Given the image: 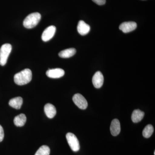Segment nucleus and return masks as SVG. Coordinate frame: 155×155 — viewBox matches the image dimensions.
<instances>
[{"mask_svg": "<svg viewBox=\"0 0 155 155\" xmlns=\"http://www.w3.org/2000/svg\"><path fill=\"white\" fill-rule=\"evenodd\" d=\"M23 103V99L21 97H18L14 98L9 101V105L17 110H19L21 107Z\"/></svg>", "mask_w": 155, "mask_h": 155, "instance_id": "obj_13", "label": "nucleus"}, {"mask_svg": "<svg viewBox=\"0 0 155 155\" xmlns=\"http://www.w3.org/2000/svg\"><path fill=\"white\" fill-rule=\"evenodd\" d=\"M46 75L50 78H58L63 77L65 74V72L61 68L49 69L46 72Z\"/></svg>", "mask_w": 155, "mask_h": 155, "instance_id": "obj_9", "label": "nucleus"}, {"mask_svg": "<svg viewBox=\"0 0 155 155\" xmlns=\"http://www.w3.org/2000/svg\"><path fill=\"white\" fill-rule=\"evenodd\" d=\"M4 131L2 127L0 125V142L2 141L4 138Z\"/></svg>", "mask_w": 155, "mask_h": 155, "instance_id": "obj_20", "label": "nucleus"}, {"mask_svg": "<svg viewBox=\"0 0 155 155\" xmlns=\"http://www.w3.org/2000/svg\"><path fill=\"white\" fill-rule=\"evenodd\" d=\"M56 28L54 25H51L46 28L42 34V40L44 41H48L50 40L55 34Z\"/></svg>", "mask_w": 155, "mask_h": 155, "instance_id": "obj_6", "label": "nucleus"}, {"mask_svg": "<svg viewBox=\"0 0 155 155\" xmlns=\"http://www.w3.org/2000/svg\"><path fill=\"white\" fill-rule=\"evenodd\" d=\"M110 130L112 135L116 136L119 134L121 131V126L119 120L117 119H114L111 122Z\"/></svg>", "mask_w": 155, "mask_h": 155, "instance_id": "obj_11", "label": "nucleus"}, {"mask_svg": "<svg viewBox=\"0 0 155 155\" xmlns=\"http://www.w3.org/2000/svg\"><path fill=\"white\" fill-rule=\"evenodd\" d=\"M32 79V72L30 69H25L15 74L14 76L15 83L17 85H23L30 82Z\"/></svg>", "mask_w": 155, "mask_h": 155, "instance_id": "obj_1", "label": "nucleus"}, {"mask_svg": "<svg viewBox=\"0 0 155 155\" xmlns=\"http://www.w3.org/2000/svg\"><path fill=\"white\" fill-rule=\"evenodd\" d=\"M90 26L83 20H80L77 25V30L79 34L85 35L87 34L90 31Z\"/></svg>", "mask_w": 155, "mask_h": 155, "instance_id": "obj_10", "label": "nucleus"}, {"mask_svg": "<svg viewBox=\"0 0 155 155\" xmlns=\"http://www.w3.org/2000/svg\"><path fill=\"white\" fill-rule=\"evenodd\" d=\"M72 100L74 104L81 110H85L88 104L86 99L80 94H76L73 96Z\"/></svg>", "mask_w": 155, "mask_h": 155, "instance_id": "obj_5", "label": "nucleus"}, {"mask_svg": "<svg viewBox=\"0 0 155 155\" xmlns=\"http://www.w3.org/2000/svg\"><path fill=\"white\" fill-rule=\"evenodd\" d=\"M137 24L134 22H127L122 23L119 25V28L124 33H127L135 30Z\"/></svg>", "mask_w": 155, "mask_h": 155, "instance_id": "obj_7", "label": "nucleus"}, {"mask_svg": "<svg viewBox=\"0 0 155 155\" xmlns=\"http://www.w3.org/2000/svg\"><path fill=\"white\" fill-rule=\"evenodd\" d=\"M104 82V77L102 73L97 71L95 73L92 78V83L96 88H100L103 86Z\"/></svg>", "mask_w": 155, "mask_h": 155, "instance_id": "obj_8", "label": "nucleus"}, {"mask_svg": "<svg viewBox=\"0 0 155 155\" xmlns=\"http://www.w3.org/2000/svg\"><path fill=\"white\" fill-rule=\"evenodd\" d=\"M12 51V46L10 44H5L0 48V65L4 66L7 63L9 55Z\"/></svg>", "mask_w": 155, "mask_h": 155, "instance_id": "obj_3", "label": "nucleus"}, {"mask_svg": "<svg viewBox=\"0 0 155 155\" xmlns=\"http://www.w3.org/2000/svg\"><path fill=\"white\" fill-rule=\"evenodd\" d=\"M50 148L47 146L43 145L37 151L35 155H50Z\"/></svg>", "mask_w": 155, "mask_h": 155, "instance_id": "obj_18", "label": "nucleus"}, {"mask_svg": "<svg viewBox=\"0 0 155 155\" xmlns=\"http://www.w3.org/2000/svg\"><path fill=\"white\" fill-rule=\"evenodd\" d=\"M26 117L25 114H20L14 118V123L17 127H22L25 125Z\"/></svg>", "mask_w": 155, "mask_h": 155, "instance_id": "obj_16", "label": "nucleus"}, {"mask_svg": "<svg viewBox=\"0 0 155 155\" xmlns=\"http://www.w3.org/2000/svg\"><path fill=\"white\" fill-rule=\"evenodd\" d=\"M153 131V127L152 125L149 124L147 125L143 129V135L145 138H149L152 135Z\"/></svg>", "mask_w": 155, "mask_h": 155, "instance_id": "obj_17", "label": "nucleus"}, {"mask_svg": "<svg viewBox=\"0 0 155 155\" xmlns=\"http://www.w3.org/2000/svg\"><path fill=\"white\" fill-rule=\"evenodd\" d=\"M76 52V50L74 48H70L61 51L59 53V57L63 58H71Z\"/></svg>", "mask_w": 155, "mask_h": 155, "instance_id": "obj_15", "label": "nucleus"}, {"mask_svg": "<svg viewBox=\"0 0 155 155\" xmlns=\"http://www.w3.org/2000/svg\"><path fill=\"white\" fill-rule=\"evenodd\" d=\"M154 155H155V151H154Z\"/></svg>", "mask_w": 155, "mask_h": 155, "instance_id": "obj_21", "label": "nucleus"}, {"mask_svg": "<svg viewBox=\"0 0 155 155\" xmlns=\"http://www.w3.org/2000/svg\"><path fill=\"white\" fill-rule=\"evenodd\" d=\"M41 19V15L38 12L31 13L28 15L23 21V25L25 28H31L38 24Z\"/></svg>", "mask_w": 155, "mask_h": 155, "instance_id": "obj_2", "label": "nucleus"}, {"mask_svg": "<svg viewBox=\"0 0 155 155\" xmlns=\"http://www.w3.org/2000/svg\"><path fill=\"white\" fill-rule=\"evenodd\" d=\"M44 110L47 116L50 119H52L57 114L55 107L51 104H47L45 105Z\"/></svg>", "mask_w": 155, "mask_h": 155, "instance_id": "obj_12", "label": "nucleus"}, {"mask_svg": "<svg viewBox=\"0 0 155 155\" xmlns=\"http://www.w3.org/2000/svg\"><path fill=\"white\" fill-rule=\"evenodd\" d=\"M66 138L68 144L73 151L78 152L80 150L79 141L75 134L72 133H68L66 135Z\"/></svg>", "mask_w": 155, "mask_h": 155, "instance_id": "obj_4", "label": "nucleus"}, {"mask_svg": "<svg viewBox=\"0 0 155 155\" xmlns=\"http://www.w3.org/2000/svg\"><path fill=\"white\" fill-rule=\"evenodd\" d=\"M144 116V113L139 110H134L131 115V119L134 123L140 122Z\"/></svg>", "mask_w": 155, "mask_h": 155, "instance_id": "obj_14", "label": "nucleus"}, {"mask_svg": "<svg viewBox=\"0 0 155 155\" xmlns=\"http://www.w3.org/2000/svg\"><path fill=\"white\" fill-rule=\"evenodd\" d=\"M95 3L99 5H103L105 4L106 0H92Z\"/></svg>", "mask_w": 155, "mask_h": 155, "instance_id": "obj_19", "label": "nucleus"}]
</instances>
